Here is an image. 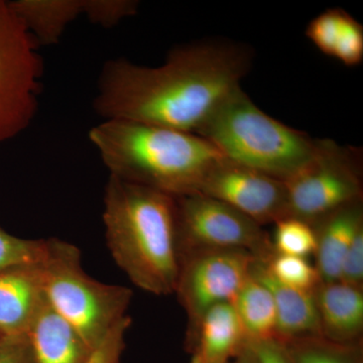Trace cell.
<instances>
[{
	"label": "cell",
	"mask_w": 363,
	"mask_h": 363,
	"mask_svg": "<svg viewBox=\"0 0 363 363\" xmlns=\"http://www.w3.org/2000/svg\"><path fill=\"white\" fill-rule=\"evenodd\" d=\"M1 338H2L1 336H0V340H1Z\"/></svg>",
	"instance_id": "f546056e"
},
{
	"label": "cell",
	"mask_w": 363,
	"mask_h": 363,
	"mask_svg": "<svg viewBox=\"0 0 363 363\" xmlns=\"http://www.w3.org/2000/svg\"><path fill=\"white\" fill-rule=\"evenodd\" d=\"M272 245L274 252L281 255L307 259L316 252V230L309 222L286 216L274 223Z\"/></svg>",
	"instance_id": "7402d4cb"
},
{
	"label": "cell",
	"mask_w": 363,
	"mask_h": 363,
	"mask_svg": "<svg viewBox=\"0 0 363 363\" xmlns=\"http://www.w3.org/2000/svg\"><path fill=\"white\" fill-rule=\"evenodd\" d=\"M306 37L322 54L337 59L345 66L363 61V26L339 7L328 9L313 18Z\"/></svg>",
	"instance_id": "e0dca14e"
},
{
	"label": "cell",
	"mask_w": 363,
	"mask_h": 363,
	"mask_svg": "<svg viewBox=\"0 0 363 363\" xmlns=\"http://www.w3.org/2000/svg\"><path fill=\"white\" fill-rule=\"evenodd\" d=\"M179 252L241 250L264 259L274 250L262 226L201 193L176 198Z\"/></svg>",
	"instance_id": "ba28073f"
},
{
	"label": "cell",
	"mask_w": 363,
	"mask_h": 363,
	"mask_svg": "<svg viewBox=\"0 0 363 363\" xmlns=\"http://www.w3.org/2000/svg\"><path fill=\"white\" fill-rule=\"evenodd\" d=\"M257 257L241 250H208L180 255L175 293L192 326L210 308L233 303Z\"/></svg>",
	"instance_id": "9c48e42d"
},
{
	"label": "cell",
	"mask_w": 363,
	"mask_h": 363,
	"mask_svg": "<svg viewBox=\"0 0 363 363\" xmlns=\"http://www.w3.org/2000/svg\"><path fill=\"white\" fill-rule=\"evenodd\" d=\"M197 193L225 203L260 226L276 223L288 212L284 181L225 157L208 172Z\"/></svg>",
	"instance_id": "30bf717a"
},
{
	"label": "cell",
	"mask_w": 363,
	"mask_h": 363,
	"mask_svg": "<svg viewBox=\"0 0 363 363\" xmlns=\"http://www.w3.org/2000/svg\"><path fill=\"white\" fill-rule=\"evenodd\" d=\"M286 216L314 225L329 214L362 200V152L318 140L311 160L284 181Z\"/></svg>",
	"instance_id": "8992f818"
},
{
	"label": "cell",
	"mask_w": 363,
	"mask_h": 363,
	"mask_svg": "<svg viewBox=\"0 0 363 363\" xmlns=\"http://www.w3.org/2000/svg\"><path fill=\"white\" fill-rule=\"evenodd\" d=\"M130 325L131 318L128 315L108 332L101 343L92 351L86 363H121L125 348L126 332Z\"/></svg>",
	"instance_id": "d4e9b609"
},
{
	"label": "cell",
	"mask_w": 363,
	"mask_h": 363,
	"mask_svg": "<svg viewBox=\"0 0 363 363\" xmlns=\"http://www.w3.org/2000/svg\"><path fill=\"white\" fill-rule=\"evenodd\" d=\"M102 219L112 259L131 283L155 296L175 293L180 271L176 198L109 176Z\"/></svg>",
	"instance_id": "7a4b0ae2"
},
{
	"label": "cell",
	"mask_w": 363,
	"mask_h": 363,
	"mask_svg": "<svg viewBox=\"0 0 363 363\" xmlns=\"http://www.w3.org/2000/svg\"><path fill=\"white\" fill-rule=\"evenodd\" d=\"M0 363H35L32 350L26 335L1 338Z\"/></svg>",
	"instance_id": "4316f807"
},
{
	"label": "cell",
	"mask_w": 363,
	"mask_h": 363,
	"mask_svg": "<svg viewBox=\"0 0 363 363\" xmlns=\"http://www.w3.org/2000/svg\"><path fill=\"white\" fill-rule=\"evenodd\" d=\"M259 363H293L285 344L279 338L250 344Z\"/></svg>",
	"instance_id": "83f0119b"
},
{
	"label": "cell",
	"mask_w": 363,
	"mask_h": 363,
	"mask_svg": "<svg viewBox=\"0 0 363 363\" xmlns=\"http://www.w3.org/2000/svg\"><path fill=\"white\" fill-rule=\"evenodd\" d=\"M260 259L267 272L277 281L289 288L304 292H315L321 283L316 267L305 257L281 255L272 250L267 257Z\"/></svg>",
	"instance_id": "44dd1931"
},
{
	"label": "cell",
	"mask_w": 363,
	"mask_h": 363,
	"mask_svg": "<svg viewBox=\"0 0 363 363\" xmlns=\"http://www.w3.org/2000/svg\"><path fill=\"white\" fill-rule=\"evenodd\" d=\"M39 48L9 1L0 0V143L23 133L39 111Z\"/></svg>",
	"instance_id": "52a82bcc"
},
{
	"label": "cell",
	"mask_w": 363,
	"mask_h": 363,
	"mask_svg": "<svg viewBox=\"0 0 363 363\" xmlns=\"http://www.w3.org/2000/svg\"><path fill=\"white\" fill-rule=\"evenodd\" d=\"M26 336L35 363H86L93 351L44 294Z\"/></svg>",
	"instance_id": "7c38bea8"
},
{
	"label": "cell",
	"mask_w": 363,
	"mask_h": 363,
	"mask_svg": "<svg viewBox=\"0 0 363 363\" xmlns=\"http://www.w3.org/2000/svg\"><path fill=\"white\" fill-rule=\"evenodd\" d=\"M135 0H83V16L90 23L111 28L138 13Z\"/></svg>",
	"instance_id": "cb8c5ba5"
},
{
	"label": "cell",
	"mask_w": 363,
	"mask_h": 363,
	"mask_svg": "<svg viewBox=\"0 0 363 363\" xmlns=\"http://www.w3.org/2000/svg\"><path fill=\"white\" fill-rule=\"evenodd\" d=\"M229 363H259L257 362V357H255V353L252 350V348L248 347L247 350L243 351L242 353H240L238 357L234 358V359L231 360Z\"/></svg>",
	"instance_id": "f1b7e54d"
},
{
	"label": "cell",
	"mask_w": 363,
	"mask_h": 363,
	"mask_svg": "<svg viewBox=\"0 0 363 363\" xmlns=\"http://www.w3.org/2000/svg\"><path fill=\"white\" fill-rule=\"evenodd\" d=\"M190 363H229L248 347L242 325L231 303L208 309L188 327Z\"/></svg>",
	"instance_id": "8fae6325"
},
{
	"label": "cell",
	"mask_w": 363,
	"mask_h": 363,
	"mask_svg": "<svg viewBox=\"0 0 363 363\" xmlns=\"http://www.w3.org/2000/svg\"><path fill=\"white\" fill-rule=\"evenodd\" d=\"M197 135L229 161L281 181L295 175L311 160L318 143L262 111L241 88Z\"/></svg>",
	"instance_id": "277c9868"
},
{
	"label": "cell",
	"mask_w": 363,
	"mask_h": 363,
	"mask_svg": "<svg viewBox=\"0 0 363 363\" xmlns=\"http://www.w3.org/2000/svg\"><path fill=\"white\" fill-rule=\"evenodd\" d=\"M38 269L45 298L91 350L128 316L133 291L91 278L83 269L80 250L72 243L49 238Z\"/></svg>",
	"instance_id": "5b68a950"
},
{
	"label": "cell",
	"mask_w": 363,
	"mask_h": 363,
	"mask_svg": "<svg viewBox=\"0 0 363 363\" xmlns=\"http://www.w3.org/2000/svg\"><path fill=\"white\" fill-rule=\"evenodd\" d=\"M90 143L109 176L174 198L194 194L222 156L202 136L126 121H101Z\"/></svg>",
	"instance_id": "3957f363"
},
{
	"label": "cell",
	"mask_w": 363,
	"mask_h": 363,
	"mask_svg": "<svg viewBox=\"0 0 363 363\" xmlns=\"http://www.w3.org/2000/svg\"><path fill=\"white\" fill-rule=\"evenodd\" d=\"M39 45L58 44L67 28L83 16V0L9 1Z\"/></svg>",
	"instance_id": "ac0fdd59"
},
{
	"label": "cell",
	"mask_w": 363,
	"mask_h": 363,
	"mask_svg": "<svg viewBox=\"0 0 363 363\" xmlns=\"http://www.w3.org/2000/svg\"><path fill=\"white\" fill-rule=\"evenodd\" d=\"M48 252V240H26L0 227V272L39 266Z\"/></svg>",
	"instance_id": "603a6c76"
},
{
	"label": "cell",
	"mask_w": 363,
	"mask_h": 363,
	"mask_svg": "<svg viewBox=\"0 0 363 363\" xmlns=\"http://www.w3.org/2000/svg\"><path fill=\"white\" fill-rule=\"evenodd\" d=\"M322 337L338 343L359 342L363 331V292L342 281L320 283L315 290Z\"/></svg>",
	"instance_id": "4fadbf2b"
},
{
	"label": "cell",
	"mask_w": 363,
	"mask_h": 363,
	"mask_svg": "<svg viewBox=\"0 0 363 363\" xmlns=\"http://www.w3.org/2000/svg\"><path fill=\"white\" fill-rule=\"evenodd\" d=\"M245 45L222 40L179 45L162 65L107 61L98 80L94 111L102 121H133L196 133L252 68Z\"/></svg>",
	"instance_id": "6da1fadb"
},
{
	"label": "cell",
	"mask_w": 363,
	"mask_h": 363,
	"mask_svg": "<svg viewBox=\"0 0 363 363\" xmlns=\"http://www.w3.org/2000/svg\"><path fill=\"white\" fill-rule=\"evenodd\" d=\"M252 276L271 293L277 312V333L281 340L321 336L314 292L289 288L267 272L260 259L252 267Z\"/></svg>",
	"instance_id": "5bb4252c"
},
{
	"label": "cell",
	"mask_w": 363,
	"mask_h": 363,
	"mask_svg": "<svg viewBox=\"0 0 363 363\" xmlns=\"http://www.w3.org/2000/svg\"><path fill=\"white\" fill-rule=\"evenodd\" d=\"M338 281L362 288L363 283V227L357 231L341 262Z\"/></svg>",
	"instance_id": "484cf974"
},
{
	"label": "cell",
	"mask_w": 363,
	"mask_h": 363,
	"mask_svg": "<svg viewBox=\"0 0 363 363\" xmlns=\"http://www.w3.org/2000/svg\"><path fill=\"white\" fill-rule=\"evenodd\" d=\"M313 226L317 235L315 267L321 283L338 281L344 255L363 227L362 200L338 209Z\"/></svg>",
	"instance_id": "2e32d148"
},
{
	"label": "cell",
	"mask_w": 363,
	"mask_h": 363,
	"mask_svg": "<svg viewBox=\"0 0 363 363\" xmlns=\"http://www.w3.org/2000/svg\"><path fill=\"white\" fill-rule=\"evenodd\" d=\"M231 304L240 318L248 345L278 338L274 298L266 286L253 278L252 272Z\"/></svg>",
	"instance_id": "d6986e66"
},
{
	"label": "cell",
	"mask_w": 363,
	"mask_h": 363,
	"mask_svg": "<svg viewBox=\"0 0 363 363\" xmlns=\"http://www.w3.org/2000/svg\"><path fill=\"white\" fill-rule=\"evenodd\" d=\"M281 341L293 363H363L362 341L338 343L322 336Z\"/></svg>",
	"instance_id": "ffe728a7"
},
{
	"label": "cell",
	"mask_w": 363,
	"mask_h": 363,
	"mask_svg": "<svg viewBox=\"0 0 363 363\" xmlns=\"http://www.w3.org/2000/svg\"><path fill=\"white\" fill-rule=\"evenodd\" d=\"M42 298L38 266L0 272V336L26 335Z\"/></svg>",
	"instance_id": "9a60e30c"
}]
</instances>
